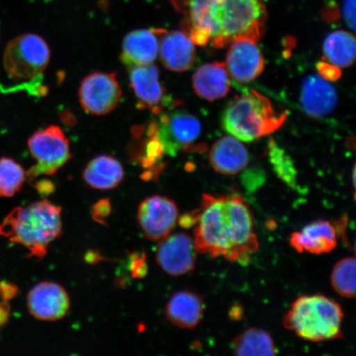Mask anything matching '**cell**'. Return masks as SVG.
<instances>
[{"label": "cell", "instance_id": "6da1fadb", "mask_svg": "<svg viewBox=\"0 0 356 356\" xmlns=\"http://www.w3.org/2000/svg\"><path fill=\"white\" fill-rule=\"evenodd\" d=\"M182 15V32L195 44L221 48L236 40L259 41L265 33L264 0H170Z\"/></svg>", "mask_w": 356, "mask_h": 356}, {"label": "cell", "instance_id": "7a4b0ae2", "mask_svg": "<svg viewBox=\"0 0 356 356\" xmlns=\"http://www.w3.org/2000/svg\"><path fill=\"white\" fill-rule=\"evenodd\" d=\"M195 212L193 240L198 252L245 264L258 250L252 213L240 195L204 194Z\"/></svg>", "mask_w": 356, "mask_h": 356}, {"label": "cell", "instance_id": "3957f363", "mask_svg": "<svg viewBox=\"0 0 356 356\" xmlns=\"http://www.w3.org/2000/svg\"><path fill=\"white\" fill-rule=\"evenodd\" d=\"M61 229V208L47 200L13 209L0 222L1 237L22 245L29 257L38 259L46 256Z\"/></svg>", "mask_w": 356, "mask_h": 356}, {"label": "cell", "instance_id": "277c9868", "mask_svg": "<svg viewBox=\"0 0 356 356\" xmlns=\"http://www.w3.org/2000/svg\"><path fill=\"white\" fill-rule=\"evenodd\" d=\"M343 310L337 302L322 295L304 296L284 315V327L302 339L322 342L341 339Z\"/></svg>", "mask_w": 356, "mask_h": 356}, {"label": "cell", "instance_id": "5b68a950", "mask_svg": "<svg viewBox=\"0 0 356 356\" xmlns=\"http://www.w3.org/2000/svg\"><path fill=\"white\" fill-rule=\"evenodd\" d=\"M286 119V113L277 114L266 96L251 90L226 106L222 126L237 139L251 142L278 131Z\"/></svg>", "mask_w": 356, "mask_h": 356}, {"label": "cell", "instance_id": "8992f818", "mask_svg": "<svg viewBox=\"0 0 356 356\" xmlns=\"http://www.w3.org/2000/svg\"><path fill=\"white\" fill-rule=\"evenodd\" d=\"M50 56V49L42 37L33 33L21 35L7 44L3 68L13 79H33L47 69Z\"/></svg>", "mask_w": 356, "mask_h": 356}, {"label": "cell", "instance_id": "52a82bcc", "mask_svg": "<svg viewBox=\"0 0 356 356\" xmlns=\"http://www.w3.org/2000/svg\"><path fill=\"white\" fill-rule=\"evenodd\" d=\"M28 145L37 161L28 172L29 178L55 175L71 158L70 142L63 131L56 126L35 132L29 138Z\"/></svg>", "mask_w": 356, "mask_h": 356}, {"label": "cell", "instance_id": "ba28073f", "mask_svg": "<svg viewBox=\"0 0 356 356\" xmlns=\"http://www.w3.org/2000/svg\"><path fill=\"white\" fill-rule=\"evenodd\" d=\"M147 131L157 138L164 154L175 156L180 151L191 149L202 134V124L193 115L178 111L160 113Z\"/></svg>", "mask_w": 356, "mask_h": 356}, {"label": "cell", "instance_id": "9c48e42d", "mask_svg": "<svg viewBox=\"0 0 356 356\" xmlns=\"http://www.w3.org/2000/svg\"><path fill=\"white\" fill-rule=\"evenodd\" d=\"M122 92L114 73L95 72L84 78L79 90L80 104L86 113L104 115L121 101Z\"/></svg>", "mask_w": 356, "mask_h": 356}, {"label": "cell", "instance_id": "30bf717a", "mask_svg": "<svg viewBox=\"0 0 356 356\" xmlns=\"http://www.w3.org/2000/svg\"><path fill=\"white\" fill-rule=\"evenodd\" d=\"M178 220V209L172 200L153 195L143 200L138 209V221L147 238L153 241L171 234Z\"/></svg>", "mask_w": 356, "mask_h": 356}, {"label": "cell", "instance_id": "8fae6325", "mask_svg": "<svg viewBox=\"0 0 356 356\" xmlns=\"http://www.w3.org/2000/svg\"><path fill=\"white\" fill-rule=\"evenodd\" d=\"M197 248L188 234H168L159 240L156 260L161 268L172 277L191 273L197 261Z\"/></svg>", "mask_w": 356, "mask_h": 356}, {"label": "cell", "instance_id": "7c38bea8", "mask_svg": "<svg viewBox=\"0 0 356 356\" xmlns=\"http://www.w3.org/2000/svg\"><path fill=\"white\" fill-rule=\"evenodd\" d=\"M225 66L229 76L236 81L249 83L264 72L265 60L257 42L238 39L230 44Z\"/></svg>", "mask_w": 356, "mask_h": 356}, {"label": "cell", "instance_id": "4fadbf2b", "mask_svg": "<svg viewBox=\"0 0 356 356\" xmlns=\"http://www.w3.org/2000/svg\"><path fill=\"white\" fill-rule=\"evenodd\" d=\"M70 301L65 289L54 282L35 286L28 296V309L34 318L42 321H56L64 318Z\"/></svg>", "mask_w": 356, "mask_h": 356}, {"label": "cell", "instance_id": "5bb4252c", "mask_svg": "<svg viewBox=\"0 0 356 356\" xmlns=\"http://www.w3.org/2000/svg\"><path fill=\"white\" fill-rule=\"evenodd\" d=\"M130 70V83L140 108L148 109L154 114L162 113L165 106L166 91L159 79L157 67L148 65L133 66Z\"/></svg>", "mask_w": 356, "mask_h": 356}, {"label": "cell", "instance_id": "9a60e30c", "mask_svg": "<svg viewBox=\"0 0 356 356\" xmlns=\"http://www.w3.org/2000/svg\"><path fill=\"white\" fill-rule=\"evenodd\" d=\"M159 53L164 67L173 72H184L195 62V44L181 31L163 29L159 38Z\"/></svg>", "mask_w": 356, "mask_h": 356}, {"label": "cell", "instance_id": "2e32d148", "mask_svg": "<svg viewBox=\"0 0 356 356\" xmlns=\"http://www.w3.org/2000/svg\"><path fill=\"white\" fill-rule=\"evenodd\" d=\"M300 100L307 115L313 118H323L335 110L337 92L331 83L320 75H310L302 83Z\"/></svg>", "mask_w": 356, "mask_h": 356}, {"label": "cell", "instance_id": "e0dca14e", "mask_svg": "<svg viewBox=\"0 0 356 356\" xmlns=\"http://www.w3.org/2000/svg\"><path fill=\"white\" fill-rule=\"evenodd\" d=\"M289 243L298 252L324 254L337 248V230L331 222L322 220L314 221L300 231L293 233Z\"/></svg>", "mask_w": 356, "mask_h": 356}, {"label": "cell", "instance_id": "ac0fdd59", "mask_svg": "<svg viewBox=\"0 0 356 356\" xmlns=\"http://www.w3.org/2000/svg\"><path fill=\"white\" fill-rule=\"evenodd\" d=\"M162 31V29H140L128 33L122 44L123 64L127 68L153 64L159 54Z\"/></svg>", "mask_w": 356, "mask_h": 356}, {"label": "cell", "instance_id": "d6986e66", "mask_svg": "<svg viewBox=\"0 0 356 356\" xmlns=\"http://www.w3.org/2000/svg\"><path fill=\"white\" fill-rule=\"evenodd\" d=\"M204 313L203 298L188 289L173 293L165 308L168 321L181 329L197 327L202 321Z\"/></svg>", "mask_w": 356, "mask_h": 356}, {"label": "cell", "instance_id": "ffe728a7", "mask_svg": "<svg viewBox=\"0 0 356 356\" xmlns=\"http://www.w3.org/2000/svg\"><path fill=\"white\" fill-rule=\"evenodd\" d=\"M248 162L246 147L234 136L221 138L211 149V165L213 170L222 175H238L247 168Z\"/></svg>", "mask_w": 356, "mask_h": 356}, {"label": "cell", "instance_id": "44dd1931", "mask_svg": "<svg viewBox=\"0 0 356 356\" xmlns=\"http://www.w3.org/2000/svg\"><path fill=\"white\" fill-rule=\"evenodd\" d=\"M194 91L202 99L215 101L225 97L230 89V80L225 64L213 62L200 66L193 76Z\"/></svg>", "mask_w": 356, "mask_h": 356}, {"label": "cell", "instance_id": "7402d4cb", "mask_svg": "<svg viewBox=\"0 0 356 356\" xmlns=\"http://www.w3.org/2000/svg\"><path fill=\"white\" fill-rule=\"evenodd\" d=\"M83 177L92 188L111 190L117 188L124 179V169L118 159L108 155H100L88 164Z\"/></svg>", "mask_w": 356, "mask_h": 356}, {"label": "cell", "instance_id": "603a6c76", "mask_svg": "<svg viewBox=\"0 0 356 356\" xmlns=\"http://www.w3.org/2000/svg\"><path fill=\"white\" fill-rule=\"evenodd\" d=\"M355 38L346 31L337 30L327 35L323 43V51L329 61L339 68H346L355 60Z\"/></svg>", "mask_w": 356, "mask_h": 356}, {"label": "cell", "instance_id": "cb8c5ba5", "mask_svg": "<svg viewBox=\"0 0 356 356\" xmlns=\"http://www.w3.org/2000/svg\"><path fill=\"white\" fill-rule=\"evenodd\" d=\"M236 355L273 356L277 354L273 338L264 329L249 328L233 341Z\"/></svg>", "mask_w": 356, "mask_h": 356}, {"label": "cell", "instance_id": "d4e9b609", "mask_svg": "<svg viewBox=\"0 0 356 356\" xmlns=\"http://www.w3.org/2000/svg\"><path fill=\"white\" fill-rule=\"evenodd\" d=\"M355 258L351 257L340 260L332 269V286L337 293L347 299H353L355 297Z\"/></svg>", "mask_w": 356, "mask_h": 356}, {"label": "cell", "instance_id": "484cf974", "mask_svg": "<svg viewBox=\"0 0 356 356\" xmlns=\"http://www.w3.org/2000/svg\"><path fill=\"white\" fill-rule=\"evenodd\" d=\"M26 179L24 168L11 158L0 159V197L10 198L22 188Z\"/></svg>", "mask_w": 356, "mask_h": 356}, {"label": "cell", "instance_id": "4316f807", "mask_svg": "<svg viewBox=\"0 0 356 356\" xmlns=\"http://www.w3.org/2000/svg\"><path fill=\"white\" fill-rule=\"evenodd\" d=\"M268 154L271 165L280 179L291 188H296L297 170L289 155L273 140L270 141Z\"/></svg>", "mask_w": 356, "mask_h": 356}, {"label": "cell", "instance_id": "83f0119b", "mask_svg": "<svg viewBox=\"0 0 356 356\" xmlns=\"http://www.w3.org/2000/svg\"><path fill=\"white\" fill-rule=\"evenodd\" d=\"M320 76L327 81L337 80L341 76V72L339 67L326 63V62H320L317 66Z\"/></svg>", "mask_w": 356, "mask_h": 356}, {"label": "cell", "instance_id": "f1b7e54d", "mask_svg": "<svg viewBox=\"0 0 356 356\" xmlns=\"http://www.w3.org/2000/svg\"><path fill=\"white\" fill-rule=\"evenodd\" d=\"M111 213V204L108 200H102L92 207V218L101 224H105V219Z\"/></svg>", "mask_w": 356, "mask_h": 356}, {"label": "cell", "instance_id": "f546056e", "mask_svg": "<svg viewBox=\"0 0 356 356\" xmlns=\"http://www.w3.org/2000/svg\"><path fill=\"white\" fill-rule=\"evenodd\" d=\"M342 15L347 26L355 31V0H344L342 6Z\"/></svg>", "mask_w": 356, "mask_h": 356}, {"label": "cell", "instance_id": "4dcf8cb0", "mask_svg": "<svg viewBox=\"0 0 356 356\" xmlns=\"http://www.w3.org/2000/svg\"><path fill=\"white\" fill-rule=\"evenodd\" d=\"M132 275L135 278L144 277L147 273V265L145 255L133 258L131 265Z\"/></svg>", "mask_w": 356, "mask_h": 356}, {"label": "cell", "instance_id": "1f68e13d", "mask_svg": "<svg viewBox=\"0 0 356 356\" xmlns=\"http://www.w3.org/2000/svg\"><path fill=\"white\" fill-rule=\"evenodd\" d=\"M17 293H19V289L10 282H0V296L4 301H8L15 298Z\"/></svg>", "mask_w": 356, "mask_h": 356}, {"label": "cell", "instance_id": "d6a6232c", "mask_svg": "<svg viewBox=\"0 0 356 356\" xmlns=\"http://www.w3.org/2000/svg\"><path fill=\"white\" fill-rule=\"evenodd\" d=\"M10 315V306L8 305V301L0 302V327H3L4 324L7 323Z\"/></svg>", "mask_w": 356, "mask_h": 356}, {"label": "cell", "instance_id": "836d02e7", "mask_svg": "<svg viewBox=\"0 0 356 356\" xmlns=\"http://www.w3.org/2000/svg\"><path fill=\"white\" fill-rule=\"evenodd\" d=\"M243 314V309L239 308V306H235L230 312V317L231 318H235L236 320H238L240 317H241Z\"/></svg>", "mask_w": 356, "mask_h": 356}]
</instances>
